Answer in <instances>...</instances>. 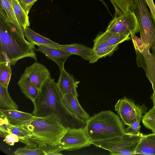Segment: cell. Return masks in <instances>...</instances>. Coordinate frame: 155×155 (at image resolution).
<instances>
[{
  "mask_svg": "<svg viewBox=\"0 0 155 155\" xmlns=\"http://www.w3.org/2000/svg\"><path fill=\"white\" fill-rule=\"evenodd\" d=\"M0 131L2 137L5 138L8 134L11 133L9 123L7 119L0 114Z\"/></svg>",
  "mask_w": 155,
  "mask_h": 155,
  "instance_id": "cell-30",
  "label": "cell"
},
{
  "mask_svg": "<svg viewBox=\"0 0 155 155\" xmlns=\"http://www.w3.org/2000/svg\"><path fill=\"white\" fill-rule=\"evenodd\" d=\"M24 73L27 75L31 82L39 91L51 77V73L45 66L36 61L25 69Z\"/></svg>",
  "mask_w": 155,
  "mask_h": 155,
  "instance_id": "cell-11",
  "label": "cell"
},
{
  "mask_svg": "<svg viewBox=\"0 0 155 155\" xmlns=\"http://www.w3.org/2000/svg\"><path fill=\"white\" fill-rule=\"evenodd\" d=\"M142 133H126L106 139L92 141V144L108 150L111 155H135V151L143 136Z\"/></svg>",
  "mask_w": 155,
  "mask_h": 155,
  "instance_id": "cell-5",
  "label": "cell"
},
{
  "mask_svg": "<svg viewBox=\"0 0 155 155\" xmlns=\"http://www.w3.org/2000/svg\"><path fill=\"white\" fill-rule=\"evenodd\" d=\"M130 38L133 43L136 55V62L145 71L147 77L152 85L153 92L150 98L155 104V55L150 51L148 45L143 43L140 38L132 34Z\"/></svg>",
  "mask_w": 155,
  "mask_h": 155,
  "instance_id": "cell-6",
  "label": "cell"
},
{
  "mask_svg": "<svg viewBox=\"0 0 155 155\" xmlns=\"http://www.w3.org/2000/svg\"><path fill=\"white\" fill-rule=\"evenodd\" d=\"M140 124L138 121H136L132 124L125 128V133L132 134H140L141 128Z\"/></svg>",
  "mask_w": 155,
  "mask_h": 155,
  "instance_id": "cell-31",
  "label": "cell"
},
{
  "mask_svg": "<svg viewBox=\"0 0 155 155\" xmlns=\"http://www.w3.org/2000/svg\"><path fill=\"white\" fill-rule=\"evenodd\" d=\"M142 121L145 127L155 133V106L145 113Z\"/></svg>",
  "mask_w": 155,
  "mask_h": 155,
  "instance_id": "cell-29",
  "label": "cell"
},
{
  "mask_svg": "<svg viewBox=\"0 0 155 155\" xmlns=\"http://www.w3.org/2000/svg\"><path fill=\"white\" fill-rule=\"evenodd\" d=\"M60 71L59 77L56 85L61 96L63 97L69 95L78 97L79 95L76 88L79 81L75 79L72 74L67 72L64 69Z\"/></svg>",
  "mask_w": 155,
  "mask_h": 155,
  "instance_id": "cell-12",
  "label": "cell"
},
{
  "mask_svg": "<svg viewBox=\"0 0 155 155\" xmlns=\"http://www.w3.org/2000/svg\"><path fill=\"white\" fill-rule=\"evenodd\" d=\"M0 114L5 116L9 123L14 125L25 126L28 124L32 119L34 115L12 109H1Z\"/></svg>",
  "mask_w": 155,
  "mask_h": 155,
  "instance_id": "cell-15",
  "label": "cell"
},
{
  "mask_svg": "<svg viewBox=\"0 0 155 155\" xmlns=\"http://www.w3.org/2000/svg\"><path fill=\"white\" fill-rule=\"evenodd\" d=\"M0 107L1 109H12L17 110L18 106L11 98L8 88L0 84Z\"/></svg>",
  "mask_w": 155,
  "mask_h": 155,
  "instance_id": "cell-27",
  "label": "cell"
},
{
  "mask_svg": "<svg viewBox=\"0 0 155 155\" xmlns=\"http://www.w3.org/2000/svg\"><path fill=\"white\" fill-rule=\"evenodd\" d=\"M24 35L28 41L35 45H43L55 48H59L61 45L38 34L29 27L25 29Z\"/></svg>",
  "mask_w": 155,
  "mask_h": 155,
  "instance_id": "cell-18",
  "label": "cell"
},
{
  "mask_svg": "<svg viewBox=\"0 0 155 155\" xmlns=\"http://www.w3.org/2000/svg\"><path fill=\"white\" fill-rule=\"evenodd\" d=\"M9 127L11 133L18 136L19 141L25 144V147L34 149L37 147L38 145L33 140L31 133L25 126L10 124Z\"/></svg>",
  "mask_w": 155,
  "mask_h": 155,
  "instance_id": "cell-16",
  "label": "cell"
},
{
  "mask_svg": "<svg viewBox=\"0 0 155 155\" xmlns=\"http://www.w3.org/2000/svg\"><path fill=\"white\" fill-rule=\"evenodd\" d=\"M129 36L106 30L97 35L95 39L104 42L109 45H119L125 41L130 39Z\"/></svg>",
  "mask_w": 155,
  "mask_h": 155,
  "instance_id": "cell-22",
  "label": "cell"
},
{
  "mask_svg": "<svg viewBox=\"0 0 155 155\" xmlns=\"http://www.w3.org/2000/svg\"><path fill=\"white\" fill-rule=\"evenodd\" d=\"M62 100L68 109L80 119L86 121L90 117L81 105L77 97L67 95L62 97Z\"/></svg>",
  "mask_w": 155,
  "mask_h": 155,
  "instance_id": "cell-17",
  "label": "cell"
},
{
  "mask_svg": "<svg viewBox=\"0 0 155 155\" xmlns=\"http://www.w3.org/2000/svg\"><path fill=\"white\" fill-rule=\"evenodd\" d=\"M35 51L43 53L48 58L54 61L58 65L60 71L64 69L65 62L71 55L59 48L50 47L43 45H37Z\"/></svg>",
  "mask_w": 155,
  "mask_h": 155,
  "instance_id": "cell-13",
  "label": "cell"
},
{
  "mask_svg": "<svg viewBox=\"0 0 155 155\" xmlns=\"http://www.w3.org/2000/svg\"><path fill=\"white\" fill-rule=\"evenodd\" d=\"M17 83L21 92L25 97L34 102L39 91L33 84L29 77L23 73Z\"/></svg>",
  "mask_w": 155,
  "mask_h": 155,
  "instance_id": "cell-21",
  "label": "cell"
},
{
  "mask_svg": "<svg viewBox=\"0 0 155 155\" xmlns=\"http://www.w3.org/2000/svg\"><path fill=\"white\" fill-rule=\"evenodd\" d=\"M3 141L9 146H13L15 143L19 141V139L17 135L11 133L6 136Z\"/></svg>",
  "mask_w": 155,
  "mask_h": 155,
  "instance_id": "cell-33",
  "label": "cell"
},
{
  "mask_svg": "<svg viewBox=\"0 0 155 155\" xmlns=\"http://www.w3.org/2000/svg\"><path fill=\"white\" fill-rule=\"evenodd\" d=\"M134 153L155 155V133L144 135L137 146Z\"/></svg>",
  "mask_w": 155,
  "mask_h": 155,
  "instance_id": "cell-19",
  "label": "cell"
},
{
  "mask_svg": "<svg viewBox=\"0 0 155 155\" xmlns=\"http://www.w3.org/2000/svg\"><path fill=\"white\" fill-rule=\"evenodd\" d=\"M38 0H18L21 6L28 15L35 3Z\"/></svg>",
  "mask_w": 155,
  "mask_h": 155,
  "instance_id": "cell-32",
  "label": "cell"
},
{
  "mask_svg": "<svg viewBox=\"0 0 155 155\" xmlns=\"http://www.w3.org/2000/svg\"><path fill=\"white\" fill-rule=\"evenodd\" d=\"M150 10L151 16L155 24V5L153 0H144Z\"/></svg>",
  "mask_w": 155,
  "mask_h": 155,
  "instance_id": "cell-34",
  "label": "cell"
},
{
  "mask_svg": "<svg viewBox=\"0 0 155 155\" xmlns=\"http://www.w3.org/2000/svg\"><path fill=\"white\" fill-rule=\"evenodd\" d=\"M32 114L37 116L53 115L66 127H84L86 121L80 119L67 107L51 77L43 85L33 102Z\"/></svg>",
  "mask_w": 155,
  "mask_h": 155,
  "instance_id": "cell-1",
  "label": "cell"
},
{
  "mask_svg": "<svg viewBox=\"0 0 155 155\" xmlns=\"http://www.w3.org/2000/svg\"><path fill=\"white\" fill-rule=\"evenodd\" d=\"M106 30L130 35L140 32L138 23L134 12L114 17L109 23Z\"/></svg>",
  "mask_w": 155,
  "mask_h": 155,
  "instance_id": "cell-9",
  "label": "cell"
},
{
  "mask_svg": "<svg viewBox=\"0 0 155 155\" xmlns=\"http://www.w3.org/2000/svg\"><path fill=\"white\" fill-rule=\"evenodd\" d=\"M12 6L17 20L24 30L30 26L28 14L21 6L18 0H12Z\"/></svg>",
  "mask_w": 155,
  "mask_h": 155,
  "instance_id": "cell-26",
  "label": "cell"
},
{
  "mask_svg": "<svg viewBox=\"0 0 155 155\" xmlns=\"http://www.w3.org/2000/svg\"><path fill=\"white\" fill-rule=\"evenodd\" d=\"M100 1H101V2L103 3V4H104V5L105 6L106 8L108 10V12L110 14V12L109 11V9H108V6L107 5V4L106 3L104 2V1L103 0H99Z\"/></svg>",
  "mask_w": 155,
  "mask_h": 155,
  "instance_id": "cell-36",
  "label": "cell"
},
{
  "mask_svg": "<svg viewBox=\"0 0 155 155\" xmlns=\"http://www.w3.org/2000/svg\"><path fill=\"white\" fill-rule=\"evenodd\" d=\"M59 48L68 52L71 55H79L82 58L86 61L90 60L92 49L82 44L77 43L61 45Z\"/></svg>",
  "mask_w": 155,
  "mask_h": 155,
  "instance_id": "cell-23",
  "label": "cell"
},
{
  "mask_svg": "<svg viewBox=\"0 0 155 155\" xmlns=\"http://www.w3.org/2000/svg\"><path fill=\"white\" fill-rule=\"evenodd\" d=\"M66 132L61 141L64 150L72 151L90 146L92 141L88 136L84 127H67Z\"/></svg>",
  "mask_w": 155,
  "mask_h": 155,
  "instance_id": "cell-10",
  "label": "cell"
},
{
  "mask_svg": "<svg viewBox=\"0 0 155 155\" xmlns=\"http://www.w3.org/2000/svg\"><path fill=\"white\" fill-rule=\"evenodd\" d=\"M134 11L139 27L140 38L155 55V24L144 0H135Z\"/></svg>",
  "mask_w": 155,
  "mask_h": 155,
  "instance_id": "cell-7",
  "label": "cell"
},
{
  "mask_svg": "<svg viewBox=\"0 0 155 155\" xmlns=\"http://www.w3.org/2000/svg\"><path fill=\"white\" fill-rule=\"evenodd\" d=\"M114 7V17L124 13L134 12L135 0H109Z\"/></svg>",
  "mask_w": 155,
  "mask_h": 155,
  "instance_id": "cell-25",
  "label": "cell"
},
{
  "mask_svg": "<svg viewBox=\"0 0 155 155\" xmlns=\"http://www.w3.org/2000/svg\"><path fill=\"white\" fill-rule=\"evenodd\" d=\"M64 149L61 144L56 146L38 147L34 149L19 147L14 152L15 155H48L52 152H60Z\"/></svg>",
  "mask_w": 155,
  "mask_h": 155,
  "instance_id": "cell-20",
  "label": "cell"
},
{
  "mask_svg": "<svg viewBox=\"0 0 155 155\" xmlns=\"http://www.w3.org/2000/svg\"><path fill=\"white\" fill-rule=\"evenodd\" d=\"M11 65L7 61H0V84L8 88L12 74Z\"/></svg>",
  "mask_w": 155,
  "mask_h": 155,
  "instance_id": "cell-28",
  "label": "cell"
},
{
  "mask_svg": "<svg viewBox=\"0 0 155 155\" xmlns=\"http://www.w3.org/2000/svg\"><path fill=\"white\" fill-rule=\"evenodd\" d=\"M24 31L21 26L0 17V61H7L14 66L25 58L37 61L35 45L25 39Z\"/></svg>",
  "mask_w": 155,
  "mask_h": 155,
  "instance_id": "cell-2",
  "label": "cell"
},
{
  "mask_svg": "<svg viewBox=\"0 0 155 155\" xmlns=\"http://www.w3.org/2000/svg\"><path fill=\"white\" fill-rule=\"evenodd\" d=\"M94 45L91 49L90 64L96 62L99 59L106 56L110 57L118 49L119 45H110L106 43L94 39Z\"/></svg>",
  "mask_w": 155,
  "mask_h": 155,
  "instance_id": "cell-14",
  "label": "cell"
},
{
  "mask_svg": "<svg viewBox=\"0 0 155 155\" xmlns=\"http://www.w3.org/2000/svg\"><path fill=\"white\" fill-rule=\"evenodd\" d=\"M25 126L31 133L38 147L56 146L61 144L67 128L53 115L37 116L34 115Z\"/></svg>",
  "mask_w": 155,
  "mask_h": 155,
  "instance_id": "cell-3",
  "label": "cell"
},
{
  "mask_svg": "<svg viewBox=\"0 0 155 155\" xmlns=\"http://www.w3.org/2000/svg\"><path fill=\"white\" fill-rule=\"evenodd\" d=\"M62 154L60 152H54L48 153V155H60Z\"/></svg>",
  "mask_w": 155,
  "mask_h": 155,
  "instance_id": "cell-35",
  "label": "cell"
},
{
  "mask_svg": "<svg viewBox=\"0 0 155 155\" xmlns=\"http://www.w3.org/2000/svg\"><path fill=\"white\" fill-rule=\"evenodd\" d=\"M0 17L6 22L21 26L14 14L12 0H0Z\"/></svg>",
  "mask_w": 155,
  "mask_h": 155,
  "instance_id": "cell-24",
  "label": "cell"
},
{
  "mask_svg": "<svg viewBox=\"0 0 155 155\" xmlns=\"http://www.w3.org/2000/svg\"><path fill=\"white\" fill-rule=\"evenodd\" d=\"M155 106V105L154 106Z\"/></svg>",
  "mask_w": 155,
  "mask_h": 155,
  "instance_id": "cell-37",
  "label": "cell"
},
{
  "mask_svg": "<svg viewBox=\"0 0 155 155\" xmlns=\"http://www.w3.org/2000/svg\"><path fill=\"white\" fill-rule=\"evenodd\" d=\"M147 109L145 104H136L133 100L125 97L119 100L115 106V110L122 122L128 126L137 120L140 123Z\"/></svg>",
  "mask_w": 155,
  "mask_h": 155,
  "instance_id": "cell-8",
  "label": "cell"
},
{
  "mask_svg": "<svg viewBox=\"0 0 155 155\" xmlns=\"http://www.w3.org/2000/svg\"><path fill=\"white\" fill-rule=\"evenodd\" d=\"M84 127L92 141L106 139L125 133L120 117L110 110L101 111L90 117Z\"/></svg>",
  "mask_w": 155,
  "mask_h": 155,
  "instance_id": "cell-4",
  "label": "cell"
}]
</instances>
